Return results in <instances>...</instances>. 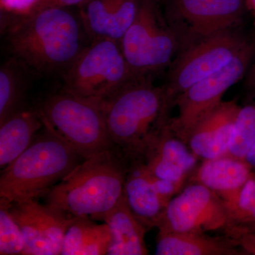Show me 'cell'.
Wrapping results in <instances>:
<instances>
[{
	"mask_svg": "<svg viewBox=\"0 0 255 255\" xmlns=\"http://www.w3.org/2000/svg\"><path fill=\"white\" fill-rule=\"evenodd\" d=\"M27 67L11 56L0 68V124L26 107V97L32 75Z\"/></svg>",
	"mask_w": 255,
	"mask_h": 255,
	"instance_id": "21",
	"label": "cell"
},
{
	"mask_svg": "<svg viewBox=\"0 0 255 255\" xmlns=\"http://www.w3.org/2000/svg\"><path fill=\"white\" fill-rule=\"evenodd\" d=\"M3 31L11 56L36 75H63L92 41L79 13L58 6L14 20Z\"/></svg>",
	"mask_w": 255,
	"mask_h": 255,
	"instance_id": "1",
	"label": "cell"
},
{
	"mask_svg": "<svg viewBox=\"0 0 255 255\" xmlns=\"http://www.w3.org/2000/svg\"><path fill=\"white\" fill-rule=\"evenodd\" d=\"M84 159L43 127L29 147L1 169L0 200L17 204L44 197Z\"/></svg>",
	"mask_w": 255,
	"mask_h": 255,
	"instance_id": "4",
	"label": "cell"
},
{
	"mask_svg": "<svg viewBox=\"0 0 255 255\" xmlns=\"http://www.w3.org/2000/svg\"><path fill=\"white\" fill-rule=\"evenodd\" d=\"M9 209L24 237L23 255H61L64 237L75 216L37 200L9 204Z\"/></svg>",
	"mask_w": 255,
	"mask_h": 255,
	"instance_id": "12",
	"label": "cell"
},
{
	"mask_svg": "<svg viewBox=\"0 0 255 255\" xmlns=\"http://www.w3.org/2000/svg\"><path fill=\"white\" fill-rule=\"evenodd\" d=\"M88 0H43L41 9L50 6L58 7H80L85 4Z\"/></svg>",
	"mask_w": 255,
	"mask_h": 255,
	"instance_id": "29",
	"label": "cell"
},
{
	"mask_svg": "<svg viewBox=\"0 0 255 255\" xmlns=\"http://www.w3.org/2000/svg\"><path fill=\"white\" fill-rule=\"evenodd\" d=\"M131 164L114 148L84 159L47 193L46 204L75 217L103 221L123 198Z\"/></svg>",
	"mask_w": 255,
	"mask_h": 255,
	"instance_id": "3",
	"label": "cell"
},
{
	"mask_svg": "<svg viewBox=\"0 0 255 255\" xmlns=\"http://www.w3.org/2000/svg\"><path fill=\"white\" fill-rule=\"evenodd\" d=\"M155 254L245 255L226 235L211 236L194 232H158Z\"/></svg>",
	"mask_w": 255,
	"mask_h": 255,
	"instance_id": "18",
	"label": "cell"
},
{
	"mask_svg": "<svg viewBox=\"0 0 255 255\" xmlns=\"http://www.w3.org/2000/svg\"><path fill=\"white\" fill-rule=\"evenodd\" d=\"M43 0H0L1 29L14 20L41 9Z\"/></svg>",
	"mask_w": 255,
	"mask_h": 255,
	"instance_id": "26",
	"label": "cell"
},
{
	"mask_svg": "<svg viewBox=\"0 0 255 255\" xmlns=\"http://www.w3.org/2000/svg\"><path fill=\"white\" fill-rule=\"evenodd\" d=\"M246 87L252 90H255V60L250 68L246 79Z\"/></svg>",
	"mask_w": 255,
	"mask_h": 255,
	"instance_id": "30",
	"label": "cell"
},
{
	"mask_svg": "<svg viewBox=\"0 0 255 255\" xmlns=\"http://www.w3.org/2000/svg\"><path fill=\"white\" fill-rule=\"evenodd\" d=\"M142 0L135 20L119 43L134 76L151 77L172 63L180 44L158 6Z\"/></svg>",
	"mask_w": 255,
	"mask_h": 255,
	"instance_id": "7",
	"label": "cell"
},
{
	"mask_svg": "<svg viewBox=\"0 0 255 255\" xmlns=\"http://www.w3.org/2000/svg\"><path fill=\"white\" fill-rule=\"evenodd\" d=\"M246 7V0H165V18L177 34L180 52L215 33L236 27Z\"/></svg>",
	"mask_w": 255,
	"mask_h": 255,
	"instance_id": "10",
	"label": "cell"
},
{
	"mask_svg": "<svg viewBox=\"0 0 255 255\" xmlns=\"http://www.w3.org/2000/svg\"><path fill=\"white\" fill-rule=\"evenodd\" d=\"M103 221L108 225L112 235L109 255L149 254L145 241L147 228L132 214L124 195Z\"/></svg>",
	"mask_w": 255,
	"mask_h": 255,
	"instance_id": "20",
	"label": "cell"
},
{
	"mask_svg": "<svg viewBox=\"0 0 255 255\" xmlns=\"http://www.w3.org/2000/svg\"><path fill=\"white\" fill-rule=\"evenodd\" d=\"M199 159L187 144L171 130L168 122L141 163L155 177L173 182L188 183L197 167Z\"/></svg>",
	"mask_w": 255,
	"mask_h": 255,
	"instance_id": "14",
	"label": "cell"
},
{
	"mask_svg": "<svg viewBox=\"0 0 255 255\" xmlns=\"http://www.w3.org/2000/svg\"><path fill=\"white\" fill-rule=\"evenodd\" d=\"M236 101H222L191 129L186 143L203 159L228 155L239 111Z\"/></svg>",
	"mask_w": 255,
	"mask_h": 255,
	"instance_id": "13",
	"label": "cell"
},
{
	"mask_svg": "<svg viewBox=\"0 0 255 255\" xmlns=\"http://www.w3.org/2000/svg\"><path fill=\"white\" fill-rule=\"evenodd\" d=\"M255 141V102L241 107L236 122L228 155L244 159Z\"/></svg>",
	"mask_w": 255,
	"mask_h": 255,
	"instance_id": "22",
	"label": "cell"
},
{
	"mask_svg": "<svg viewBox=\"0 0 255 255\" xmlns=\"http://www.w3.org/2000/svg\"><path fill=\"white\" fill-rule=\"evenodd\" d=\"M24 250L22 231L10 213L9 204L0 200V255H23Z\"/></svg>",
	"mask_w": 255,
	"mask_h": 255,
	"instance_id": "24",
	"label": "cell"
},
{
	"mask_svg": "<svg viewBox=\"0 0 255 255\" xmlns=\"http://www.w3.org/2000/svg\"><path fill=\"white\" fill-rule=\"evenodd\" d=\"M35 107L43 128L82 158L114 148L100 106L60 90Z\"/></svg>",
	"mask_w": 255,
	"mask_h": 255,
	"instance_id": "5",
	"label": "cell"
},
{
	"mask_svg": "<svg viewBox=\"0 0 255 255\" xmlns=\"http://www.w3.org/2000/svg\"><path fill=\"white\" fill-rule=\"evenodd\" d=\"M231 223L226 204L214 191L189 182L167 204L158 232L209 233L223 231Z\"/></svg>",
	"mask_w": 255,
	"mask_h": 255,
	"instance_id": "11",
	"label": "cell"
},
{
	"mask_svg": "<svg viewBox=\"0 0 255 255\" xmlns=\"http://www.w3.org/2000/svg\"><path fill=\"white\" fill-rule=\"evenodd\" d=\"M124 196L132 214L147 231L157 228L168 202L159 195L141 162L130 165L126 178Z\"/></svg>",
	"mask_w": 255,
	"mask_h": 255,
	"instance_id": "17",
	"label": "cell"
},
{
	"mask_svg": "<svg viewBox=\"0 0 255 255\" xmlns=\"http://www.w3.org/2000/svg\"><path fill=\"white\" fill-rule=\"evenodd\" d=\"M43 128L36 107L18 111L0 124V167L3 169L21 155Z\"/></svg>",
	"mask_w": 255,
	"mask_h": 255,
	"instance_id": "19",
	"label": "cell"
},
{
	"mask_svg": "<svg viewBox=\"0 0 255 255\" xmlns=\"http://www.w3.org/2000/svg\"><path fill=\"white\" fill-rule=\"evenodd\" d=\"M142 0H88L78 8L90 39L109 38L120 42L131 26Z\"/></svg>",
	"mask_w": 255,
	"mask_h": 255,
	"instance_id": "15",
	"label": "cell"
},
{
	"mask_svg": "<svg viewBox=\"0 0 255 255\" xmlns=\"http://www.w3.org/2000/svg\"><path fill=\"white\" fill-rule=\"evenodd\" d=\"M62 78V90L99 106L137 78L119 42L109 38L92 40Z\"/></svg>",
	"mask_w": 255,
	"mask_h": 255,
	"instance_id": "6",
	"label": "cell"
},
{
	"mask_svg": "<svg viewBox=\"0 0 255 255\" xmlns=\"http://www.w3.org/2000/svg\"><path fill=\"white\" fill-rule=\"evenodd\" d=\"M111 242L112 235L108 225L106 223L96 224L84 243L79 255H108Z\"/></svg>",
	"mask_w": 255,
	"mask_h": 255,
	"instance_id": "27",
	"label": "cell"
},
{
	"mask_svg": "<svg viewBox=\"0 0 255 255\" xmlns=\"http://www.w3.org/2000/svg\"><path fill=\"white\" fill-rule=\"evenodd\" d=\"M225 204L231 223L255 225V171L233 199Z\"/></svg>",
	"mask_w": 255,
	"mask_h": 255,
	"instance_id": "23",
	"label": "cell"
},
{
	"mask_svg": "<svg viewBox=\"0 0 255 255\" xmlns=\"http://www.w3.org/2000/svg\"><path fill=\"white\" fill-rule=\"evenodd\" d=\"M247 7H250L253 10L255 16V0H246Z\"/></svg>",
	"mask_w": 255,
	"mask_h": 255,
	"instance_id": "32",
	"label": "cell"
},
{
	"mask_svg": "<svg viewBox=\"0 0 255 255\" xmlns=\"http://www.w3.org/2000/svg\"><path fill=\"white\" fill-rule=\"evenodd\" d=\"M251 41L233 28L215 33L179 52L163 86L169 110L183 92L226 67Z\"/></svg>",
	"mask_w": 255,
	"mask_h": 255,
	"instance_id": "8",
	"label": "cell"
},
{
	"mask_svg": "<svg viewBox=\"0 0 255 255\" xmlns=\"http://www.w3.org/2000/svg\"><path fill=\"white\" fill-rule=\"evenodd\" d=\"M244 159L246 161L247 163L251 166L252 169L255 171V141L250 147Z\"/></svg>",
	"mask_w": 255,
	"mask_h": 255,
	"instance_id": "31",
	"label": "cell"
},
{
	"mask_svg": "<svg viewBox=\"0 0 255 255\" xmlns=\"http://www.w3.org/2000/svg\"><path fill=\"white\" fill-rule=\"evenodd\" d=\"M88 217H75L64 237L61 255H79L95 225Z\"/></svg>",
	"mask_w": 255,
	"mask_h": 255,
	"instance_id": "25",
	"label": "cell"
},
{
	"mask_svg": "<svg viewBox=\"0 0 255 255\" xmlns=\"http://www.w3.org/2000/svg\"><path fill=\"white\" fill-rule=\"evenodd\" d=\"M255 57V41L251 40L226 67L183 92L174 102L178 108L177 117L169 120L174 133L186 142L194 126L217 107L228 89L248 73Z\"/></svg>",
	"mask_w": 255,
	"mask_h": 255,
	"instance_id": "9",
	"label": "cell"
},
{
	"mask_svg": "<svg viewBox=\"0 0 255 255\" xmlns=\"http://www.w3.org/2000/svg\"><path fill=\"white\" fill-rule=\"evenodd\" d=\"M223 233L245 255H255V225L231 223Z\"/></svg>",
	"mask_w": 255,
	"mask_h": 255,
	"instance_id": "28",
	"label": "cell"
},
{
	"mask_svg": "<svg viewBox=\"0 0 255 255\" xmlns=\"http://www.w3.org/2000/svg\"><path fill=\"white\" fill-rule=\"evenodd\" d=\"M253 172L245 159L226 155L203 159L191 174L188 183L203 184L227 203L237 194Z\"/></svg>",
	"mask_w": 255,
	"mask_h": 255,
	"instance_id": "16",
	"label": "cell"
},
{
	"mask_svg": "<svg viewBox=\"0 0 255 255\" xmlns=\"http://www.w3.org/2000/svg\"><path fill=\"white\" fill-rule=\"evenodd\" d=\"M100 107L114 149L130 163L143 162L170 119L164 87L151 77L132 80Z\"/></svg>",
	"mask_w": 255,
	"mask_h": 255,
	"instance_id": "2",
	"label": "cell"
}]
</instances>
